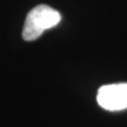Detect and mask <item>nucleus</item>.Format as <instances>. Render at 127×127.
<instances>
[{
	"label": "nucleus",
	"instance_id": "f257e3e1",
	"mask_svg": "<svg viewBox=\"0 0 127 127\" xmlns=\"http://www.w3.org/2000/svg\"><path fill=\"white\" fill-rule=\"evenodd\" d=\"M61 21V14L47 5H38L28 12L23 30L26 41L36 40L44 31L57 26Z\"/></svg>",
	"mask_w": 127,
	"mask_h": 127
},
{
	"label": "nucleus",
	"instance_id": "f03ea898",
	"mask_svg": "<svg viewBox=\"0 0 127 127\" xmlns=\"http://www.w3.org/2000/svg\"><path fill=\"white\" fill-rule=\"evenodd\" d=\"M96 101L106 111H121L127 108V82L111 84L98 90Z\"/></svg>",
	"mask_w": 127,
	"mask_h": 127
}]
</instances>
